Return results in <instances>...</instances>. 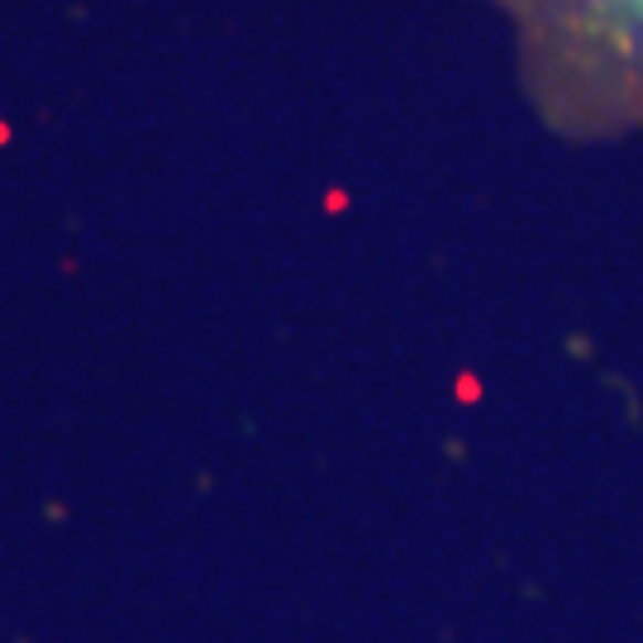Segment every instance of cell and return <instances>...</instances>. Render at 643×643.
<instances>
[{"mask_svg":"<svg viewBox=\"0 0 643 643\" xmlns=\"http://www.w3.org/2000/svg\"><path fill=\"white\" fill-rule=\"evenodd\" d=\"M534 119L568 144L643 139V0H482Z\"/></svg>","mask_w":643,"mask_h":643,"instance_id":"cell-1","label":"cell"}]
</instances>
